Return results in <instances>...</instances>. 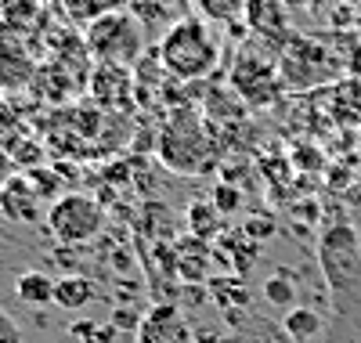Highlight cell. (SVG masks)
I'll return each instance as SVG.
<instances>
[{
    "instance_id": "1",
    "label": "cell",
    "mask_w": 361,
    "mask_h": 343,
    "mask_svg": "<svg viewBox=\"0 0 361 343\" xmlns=\"http://www.w3.org/2000/svg\"><path fill=\"white\" fill-rule=\"evenodd\" d=\"M159 66L180 80V83H199L214 76L224 54V40L214 25L199 15H180L166 25V33L156 47Z\"/></svg>"
},
{
    "instance_id": "2",
    "label": "cell",
    "mask_w": 361,
    "mask_h": 343,
    "mask_svg": "<svg viewBox=\"0 0 361 343\" xmlns=\"http://www.w3.org/2000/svg\"><path fill=\"white\" fill-rule=\"evenodd\" d=\"M156 155L166 170L199 177L217 163V141L209 138V127L195 109L177 105V109H170L163 131H159Z\"/></svg>"
},
{
    "instance_id": "3",
    "label": "cell",
    "mask_w": 361,
    "mask_h": 343,
    "mask_svg": "<svg viewBox=\"0 0 361 343\" xmlns=\"http://www.w3.org/2000/svg\"><path fill=\"white\" fill-rule=\"evenodd\" d=\"M318 264L340 315L361 300V242L350 224H333L318 239Z\"/></svg>"
},
{
    "instance_id": "4",
    "label": "cell",
    "mask_w": 361,
    "mask_h": 343,
    "mask_svg": "<svg viewBox=\"0 0 361 343\" xmlns=\"http://www.w3.org/2000/svg\"><path fill=\"white\" fill-rule=\"evenodd\" d=\"M83 47L90 58H98L102 66H134L145 54V22L127 8L90 22L83 29Z\"/></svg>"
},
{
    "instance_id": "5",
    "label": "cell",
    "mask_w": 361,
    "mask_h": 343,
    "mask_svg": "<svg viewBox=\"0 0 361 343\" xmlns=\"http://www.w3.org/2000/svg\"><path fill=\"white\" fill-rule=\"evenodd\" d=\"M105 228V210L94 195L62 192L47 206V231L58 246H87Z\"/></svg>"
},
{
    "instance_id": "6",
    "label": "cell",
    "mask_w": 361,
    "mask_h": 343,
    "mask_svg": "<svg viewBox=\"0 0 361 343\" xmlns=\"http://www.w3.org/2000/svg\"><path fill=\"white\" fill-rule=\"evenodd\" d=\"M279 73H282V83L286 87H314V83H325L336 76V58L329 47H322L318 40H307V37H289L282 40L279 47Z\"/></svg>"
},
{
    "instance_id": "7",
    "label": "cell",
    "mask_w": 361,
    "mask_h": 343,
    "mask_svg": "<svg viewBox=\"0 0 361 343\" xmlns=\"http://www.w3.org/2000/svg\"><path fill=\"white\" fill-rule=\"evenodd\" d=\"M282 73H279V61L264 54V51H243L235 58L231 66V90L238 98H243V105H253V109H264L279 98L282 90Z\"/></svg>"
},
{
    "instance_id": "8",
    "label": "cell",
    "mask_w": 361,
    "mask_h": 343,
    "mask_svg": "<svg viewBox=\"0 0 361 343\" xmlns=\"http://www.w3.org/2000/svg\"><path fill=\"white\" fill-rule=\"evenodd\" d=\"M137 343H195L192 325L173 303H159L137 322Z\"/></svg>"
},
{
    "instance_id": "9",
    "label": "cell",
    "mask_w": 361,
    "mask_h": 343,
    "mask_svg": "<svg viewBox=\"0 0 361 343\" xmlns=\"http://www.w3.org/2000/svg\"><path fill=\"white\" fill-rule=\"evenodd\" d=\"M40 199L44 195L37 192V184L29 177H11L4 188H0V213L15 224H37L40 213H44Z\"/></svg>"
},
{
    "instance_id": "10",
    "label": "cell",
    "mask_w": 361,
    "mask_h": 343,
    "mask_svg": "<svg viewBox=\"0 0 361 343\" xmlns=\"http://www.w3.org/2000/svg\"><path fill=\"white\" fill-rule=\"evenodd\" d=\"M62 4V15L69 25H80L87 29L90 22H98L105 15H116V11H127L130 0H58Z\"/></svg>"
},
{
    "instance_id": "11",
    "label": "cell",
    "mask_w": 361,
    "mask_h": 343,
    "mask_svg": "<svg viewBox=\"0 0 361 343\" xmlns=\"http://www.w3.org/2000/svg\"><path fill=\"white\" fill-rule=\"evenodd\" d=\"M90 300H94V282L83 275H62L54 278V303L66 311H83Z\"/></svg>"
},
{
    "instance_id": "12",
    "label": "cell",
    "mask_w": 361,
    "mask_h": 343,
    "mask_svg": "<svg viewBox=\"0 0 361 343\" xmlns=\"http://www.w3.org/2000/svg\"><path fill=\"white\" fill-rule=\"evenodd\" d=\"M15 296L25 307H47L54 303V278H47L44 271H25L15 278Z\"/></svg>"
},
{
    "instance_id": "13",
    "label": "cell",
    "mask_w": 361,
    "mask_h": 343,
    "mask_svg": "<svg viewBox=\"0 0 361 343\" xmlns=\"http://www.w3.org/2000/svg\"><path fill=\"white\" fill-rule=\"evenodd\" d=\"M195 15L209 25H238L250 11V0H192Z\"/></svg>"
},
{
    "instance_id": "14",
    "label": "cell",
    "mask_w": 361,
    "mask_h": 343,
    "mask_svg": "<svg viewBox=\"0 0 361 343\" xmlns=\"http://www.w3.org/2000/svg\"><path fill=\"white\" fill-rule=\"evenodd\" d=\"M322 315L318 311H311V307H293V311H286V318H282V329H286V336L289 339H314L318 332H322Z\"/></svg>"
},
{
    "instance_id": "15",
    "label": "cell",
    "mask_w": 361,
    "mask_h": 343,
    "mask_svg": "<svg viewBox=\"0 0 361 343\" xmlns=\"http://www.w3.org/2000/svg\"><path fill=\"white\" fill-rule=\"evenodd\" d=\"M221 217L224 213L214 206V199H199V203L188 206V224L199 239H209L214 231H221Z\"/></svg>"
},
{
    "instance_id": "16",
    "label": "cell",
    "mask_w": 361,
    "mask_h": 343,
    "mask_svg": "<svg viewBox=\"0 0 361 343\" xmlns=\"http://www.w3.org/2000/svg\"><path fill=\"white\" fill-rule=\"evenodd\" d=\"M264 296L275 307H282V311H293L296 307V282H293V275L289 271H275L264 282Z\"/></svg>"
},
{
    "instance_id": "17",
    "label": "cell",
    "mask_w": 361,
    "mask_h": 343,
    "mask_svg": "<svg viewBox=\"0 0 361 343\" xmlns=\"http://www.w3.org/2000/svg\"><path fill=\"white\" fill-rule=\"evenodd\" d=\"M73 336L80 343H116L119 329L116 325H98V322H76L73 325Z\"/></svg>"
},
{
    "instance_id": "18",
    "label": "cell",
    "mask_w": 361,
    "mask_h": 343,
    "mask_svg": "<svg viewBox=\"0 0 361 343\" xmlns=\"http://www.w3.org/2000/svg\"><path fill=\"white\" fill-rule=\"evenodd\" d=\"M238 203H243V199H238V188H231V184H217V188H214V206L221 213H235Z\"/></svg>"
},
{
    "instance_id": "19",
    "label": "cell",
    "mask_w": 361,
    "mask_h": 343,
    "mask_svg": "<svg viewBox=\"0 0 361 343\" xmlns=\"http://www.w3.org/2000/svg\"><path fill=\"white\" fill-rule=\"evenodd\" d=\"M0 343H22V329L4 307H0Z\"/></svg>"
},
{
    "instance_id": "20",
    "label": "cell",
    "mask_w": 361,
    "mask_h": 343,
    "mask_svg": "<svg viewBox=\"0 0 361 343\" xmlns=\"http://www.w3.org/2000/svg\"><path fill=\"white\" fill-rule=\"evenodd\" d=\"M243 235H250L253 242H264L267 235H275V224H271V221H264V217H253L250 224H243Z\"/></svg>"
},
{
    "instance_id": "21",
    "label": "cell",
    "mask_w": 361,
    "mask_h": 343,
    "mask_svg": "<svg viewBox=\"0 0 361 343\" xmlns=\"http://www.w3.org/2000/svg\"><path fill=\"white\" fill-rule=\"evenodd\" d=\"M350 203H361V184H357V188H350V195H347Z\"/></svg>"
},
{
    "instance_id": "22",
    "label": "cell",
    "mask_w": 361,
    "mask_h": 343,
    "mask_svg": "<svg viewBox=\"0 0 361 343\" xmlns=\"http://www.w3.org/2000/svg\"><path fill=\"white\" fill-rule=\"evenodd\" d=\"M340 4H347V8H354V11H361V0H340Z\"/></svg>"
}]
</instances>
